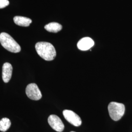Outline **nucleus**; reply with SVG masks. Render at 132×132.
Instances as JSON below:
<instances>
[{
    "instance_id": "11",
    "label": "nucleus",
    "mask_w": 132,
    "mask_h": 132,
    "mask_svg": "<svg viewBox=\"0 0 132 132\" xmlns=\"http://www.w3.org/2000/svg\"><path fill=\"white\" fill-rule=\"evenodd\" d=\"M11 126V121L8 118H2L0 120V131L2 132L6 131Z\"/></svg>"
},
{
    "instance_id": "7",
    "label": "nucleus",
    "mask_w": 132,
    "mask_h": 132,
    "mask_svg": "<svg viewBox=\"0 0 132 132\" xmlns=\"http://www.w3.org/2000/svg\"><path fill=\"white\" fill-rule=\"evenodd\" d=\"M94 45V40L90 37L82 38L77 43V47L79 50L83 51H86L90 50Z\"/></svg>"
},
{
    "instance_id": "8",
    "label": "nucleus",
    "mask_w": 132,
    "mask_h": 132,
    "mask_svg": "<svg viewBox=\"0 0 132 132\" xmlns=\"http://www.w3.org/2000/svg\"><path fill=\"white\" fill-rule=\"evenodd\" d=\"M12 73V66L9 63H5L2 68V78L5 83L10 80Z\"/></svg>"
},
{
    "instance_id": "4",
    "label": "nucleus",
    "mask_w": 132,
    "mask_h": 132,
    "mask_svg": "<svg viewBox=\"0 0 132 132\" xmlns=\"http://www.w3.org/2000/svg\"><path fill=\"white\" fill-rule=\"evenodd\" d=\"M26 93L29 98L33 100H38L42 98L41 92L35 83H31L27 86Z\"/></svg>"
},
{
    "instance_id": "1",
    "label": "nucleus",
    "mask_w": 132,
    "mask_h": 132,
    "mask_svg": "<svg viewBox=\"0 0 132 132\" xmlns=\"http://www.w3.org/2000/svg\"><path fill=\"white\" fill-rule=\"evenodd\" d=\"M35 49L38 55L46 61L53 60L56 55L55 48L50 43L45 42L37 43L35 45Z\"/></svg>"
},
{
    "instance_id": "12",
    "label": "nucleus",
    "mask_w": 132,
    "mask_h": 132,
    "mask_svg": "<svg viewBox=\"0 0 132 132\" xmlns=\"http://www.w3.org/2000/svg\"><path fill=\"white\" fill-rule=\"evenodd\" d=\"M10 2L8 0H0V9H3L9 5Z\"/></svg>"
},
{
    "instance_id": "3",
    "label": "nucleus",
    "mask_w": 132,
    "mask_h": 132,
    "mask_svg": "<svg viewBox=\"0 0 132 132\" xmlns=\"http://www.w3.org/2000/svg\"><path fill=\"white\" fill-rule=\"evenodd\" d=\"M108 108L110 117L114 121H118L121 119L125 110L124 104L116 102H110Z\"/></svg>"
},
{
    "instance_id": "6",
    "label": "nucleus",
    "mask_w": 132,
    "mask_h": 132,
    "mask_svg": "<svg viewBox=\"0 0 132 132\" xmlns=\"http://www.w3.org/2000/svg\"><path fill=\"white\" fill-rule=\"evenodd\" d=\"M48 122L51 127L57 132H62L64 129V125L61 119L56 115H51L48 118Z\"/></svg>"
},
{
    "instance_id": "5",
    "label": "nucleus",
    "mask_w": 132,
    "mask_h": 132,
    "mask_svg": "<svg viewBox=\"0 0 132 132\" xmlns=\"http://www.w3.org/2000/svg\"><path fill=\"white\" fill-rule=\"evenodd\" d=\"M63 114L66 120L73 126L77 127L81 125L82 120L80 117L72 111L65 110Z\"/></svg>"
},
{
    "instance_id": "9",
    "label": "nucleus",
    "mask_w": 132,
    "mask_h": 132,
    "mask_svg": "<svg viewBox=\"0 0 132 132\" xmlns=\"http://www.w3.org/2000/svg\"><path fill=\"white\" fill-rule=\"evenodd\" d=\"M14 23L22 27H28L31 23V20L23 16H15L13 19Z\"/></svg>"
},
{
    "instance_id": "13",
    "label": "nucleus",
    "mask_w": 132,
    "mask_h": 132,
    "mask_svg": "<svg viewBox=\"0 0 132 132\" xmlns=\"http://www.w3.org/2000/svg\"><path fill=\"white\" fill-rule=\"evenodd\" d=\"M71 132H73V131H71Z\"/></svg>"
},
{
    "instance_id": "2",
    "label": "nucleus",
    "mask_w": 132,
    "mask_h": 132,
    "mask_svg": "<svg viewBox=\"0 0 132 132\" xmlns=\"http://www.w3.org/2000/svg\"><path fill=\"white\" fill-rule=\"evenodd\" d=\"M0 42L2 46L9 52L18 53L21 51L20 45L7 33L2 32L0 34Z\"/></svg>"
},
{
    "instance_id": "10",
    "label": "nucleus",
    "mask_w": 132,
    "mask_h": 132,
    "mask_svg": "<svg viewBox=\"0 0 132 132\" xmlns=\"http://www.w3.org/2000/svg\"><path fill=\"white\" fill-rule=\"evenodd\" d=\"M45 28L48 32L56 33L61 30L62 26L61 24L58 23L52 22L46 25L45 26Z\"/></svg>"
}]
</instances>
